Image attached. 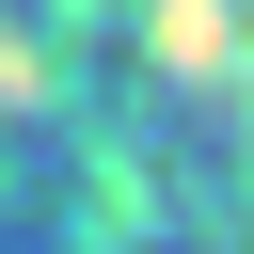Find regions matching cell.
<instances>
[{
    "label": "cell",
    "mask_w": 254,
    "mask_h": 254,
    "mask_svg": "<svg viewBox=\"0 0 254 254\" xmlns=\"http://www.w3.org/2000/svg\"><path fill=\"white\" fill-rule=\"evenodd\" d=\"M0 175L254 206V0H0Z\"/></svg>",
    "instance_id": "1"
}]
</instances>
